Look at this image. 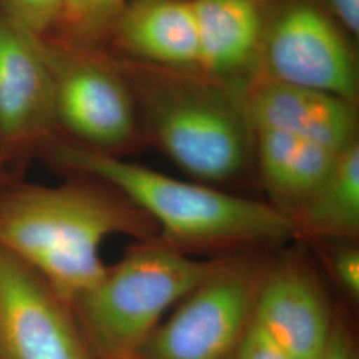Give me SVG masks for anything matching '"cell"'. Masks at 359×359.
Instances as JSON below:
<instances>
[{"mask_svg": "<svg viewBox=\"0 0 359 359\" xmlns=\"http://www.w3.org/2000/svg\"><path fill=\"white\" fill-rule=\"evenodd\" d=\"M139 241L158 228L139 206L99 180L62 185H0V248L25 261L71 306L102 280L104 240Z\"/></svg>", "mask_w": 359, "mask_h": 359, "instance_id": "cell-1", "label": "cell"}, {"mask_svg": "<svg viewBox=\"0 0 359 359\" xmlns=\"http://www.w3.org/2000/svg\"><path fill=\"white\" fill-rule=\"evenodd\" d=\"M55 160L124 194L154 219L157 238L182 253L269 246L297 236L294 221L274 206L187 182L84 145L56 144Z\"/></svg>", "mask_w": 359, "mask_h": 359, "instance_id": "cell-2", "label": "cell"}, {"mask_svg": "<svg viewBox=\"0 0 359 359\" xmlns=\"http://www.w3.org/2000/svg\"><path fill=\"white\" fill-rule=\"evenodd\" d=\"M221 258L194 259L142 240L72 305L95 359H135L164 313L205 281Z\"/></svg>", "mask_w": 359, "mask_h": 359, "instance_id": "cell-3", "label": "cell"}, {"mask_svg": "<svg viewBox=\"0 0 359 359\" xmlns=\"http://www.w3.org/2000/svg\"><path fill=\"white\" fill-rule=\"evenodd\" d=\"M268 265L249 255L221 258L205 281L156 327L135 359H233L253 318Z\"/></svg>", "mask_w": 359, "mask_h": 359, "instance_id": "cell-4", "label": "cell"}, {"mask_svg": "<svg viewBox=\"0 0 359 359\" xmlns=\"http://www.w3.org/2000/svg\"><path fill=\"white\" fill-rule=\"evenodd\" d=\"M145 118L157 145L204 182L240 179L250 161L253 130L243 105L194 90L149 93Z\"/></svg>", "mask_w": 359, "mask_h": 359, "instance_id": "cell-5", "label": "cell"}, {"mask_svg": "<svg viewBox=\"0 0 359 359\" xmlns=\"http://www.w3.org/2000/svg\"><path fill=\"white\" fill-rule=\"evenodd\" d=\"M0 359H95L72 306L0 248Z\"/></svg>", "mask_w": 359, "mask_h": 359, "instance_id": "cell-6", "label": "cell"}, {"mask_svg": "<svg viewBox=\"0 0 359 359\" xmlns=\"http://www.w3.org/2000/svg\"><path fill=\"white\" fill-rule=\"evenodd\" d=\"M269 79L322 90L351 104L358 75L342 32L317 6L295 1L277 15L265 35Z\"/></svg>", "mask_w": 359, "mask_h": 359, "instance_id": "cell-7", "label": "cell"}, {"mask_svg": "<svg viewBox=\"0 0 359 359\" xmlns=\"http://www.w3.org/2000/svg\"><path fill=\"white\" fill-rule=\"evenodd\" d=\"M57 123L55 76L34 34L0 18V144L25 148Z\"/></svg>", "mask_w": 359, "mask_h": 359, "instance_id": "cell-8", "label": "cell"}, {"mask_svg": "<svg viewBox=\"0 0 359 359\" xmlns=\"http://www.w3.org/2000/svg\"><path fill=\"white\" fill-rule=\"evenodd\" d=\"M253 320L299 359H320L333 330L330 301L301 257L269 262L257 293Z\"/></svg>", "mask_w": 359, "mask_h": 359, "instance_id": "cell-9", "label": "cell"}, {"mask_svg": "<svg viewBox=\"0 0 359 359\" xmlns=\"http://www.w3.org/2000/svg\"><path fill=\"white\" fill-rule=\"evenodd\" d=\"M52 69L57 123L87 144L84 147L109 154V149L133 142L136 109L129 90L117 77L93 65Z\"/></svg>", "mask_w": 359, "mask_h": 359, "instance_id": "cell-10", "label": "cell"}, {"mask_svg": "<svg viewBox=\"0 0 359 359\" xmlns=\"http://www.w3.org/2000/svg\"><path fill=\"white\" fill-rule=\"evenodd\" d=\"M250 128L283 130L334 152L357 142L355 104L322 90L266 79L246 96Z\"/></svg>", "mask_w": 359, "mask_h": 359, "instance_id": "cell-11", "label": "cell"}, {"mask_svg": "<svg viewBox=\"0 0 359 359\" xmlns=\"http://www.w3.org/2000/svg\"><path fill=\"white\" fill-rule=\"evenodd\" d=\"M252 130L257 165L270 205L293 219L329 179L341 152L277 129Z\"/></svg>", "mask_w": 359, "mask_h": 359, "instance_id": "cell-12", "label": "cell"}, {"mask_svg": "<svg viewBox=\"0 0 359 359\" xmlns=\"http://www.w3.org/2000/svg\"><path fill=\"white\" fill-rule=\"evenodd\" d=\"M198 57L197 65L215 75L231 74L252 59L264 39L258 0H191Z\"/></svg>", "mask_w": 359, "mask_h": 359, "instance_id": "cell-13", "label": "cell"}, {"mask_svg": "<svg viewBox=\"0 0 359 359\" xmlns=\"http://www.w3.org/2000/svg\"><path fill=\"white\" fill-rule=\"evenodd\" d=\"M123 44L161 65H197V28L191 0H136L118 22Z\"/></svg>", "mask_w": 359, "mask_h": 359, "instance_id": "cell-14", "label": "cell"}, {"mask_svg": "<svg viewBox=\"0 0 359 359\" xmlns=\"http://www.w3.org/2000/svg\"><path fill=\"white\" fill-rule=\"evenodd\" d=\"M298 237L354 243L359 236V145L342 151L329 179L295 215Z\"/></svg>", "mask_w": 359, "mask_h": 359, "instance_id": "cell-15", "label": "cell"}, {"mask_svg": "<svg viewBox=\"0 0 359 359\" xmlns=\"http://www.w3.org/2000/svg\"><path fill=\"white\" fill-rule=\"evenodd\" d=\"M11 11L8 16L16 25L31 34L50 26L65 8V0H7Z\"/></svg>", "mask_w": 359, "mask_h": 359, "instance_id": "cell-16", "label": "cell"}, {"mask_svg": "<svg viewBox=\"0 0 359 359\" xmlns=\"http://www.w3.org/2000/svg\"><path fill=\"white\" fill-rule=\"evenodd\" d=\"M233 359H299L281 346L252 318Z\"/></svg>", "mask_w": 359, "mask_h": 359, "instance_id": "cell-17", "label": "cell"}, {"mask_svg": "<svg viewBox=\"0 0 359 359\" xmlns=\"http://www.w3.org/2000/svg\"><path fill=\"white\" fill-rule=\"evenodd\" d=\"M332 266L337 281L351 298L359 297V252L354 243H348L334 252Z\"/></svg>", "mask_w": 359, "mask_h": 359, "instance_id": "cell-18", "label": "cell"}, {"mask_svg": "<svg viewBox=\"0 0 359 359\" xmlns=\"http://www.w3.org/2000/svg\"><path fill=\"white\" fill-rule=\"evenodd\" d=\"M124 0H72L65 10L81 23H95L109 13H114L116 8Z\"/></svg>", "mask_w": 359, "mask_h": 359, "instance_id": "cell-19", "label": "cell"}, {"mask_svg": "<svg viewBox=\"0 0 359 359\" xmlns=\"http://www.w3.org/2000/svg\"><path fill=\"white\" fill-rule=\"evenodd\" d=\"M320 359H358L353 337L344 322L334 320L333 330Z\"/></svg>", "mask_w": 359, "mask_h": 359, "instance_id": "cell-20", "label": "cell"}, {"mask_svg": "<svg viewBox=\"0 0 359 359\" xmlns=\"http://www.w3.org/2000/svg\"><path fill=\"white\" fill-rule=\"evenodd\" d=\"M334 18L353 35L359 32V0H326Z\"/></svg>", "mask_w": 359, "mask_h": 359, "instance_id": "cell-21", "label": "cell"}, {"mask_svg": "<svg viewBox=\"0 0 359 359\" xmlns=\"http://www.w3.org/2000/svg\"><path fill=\"white\" fill-rule=\"evenodd\" d=\"M71 1H72V0H65V8H67V6H68Z\"/></svg>", "mask_w": 359, "mask_h": 359, "instance_id": "cell-22", "label": "cell"}]
</instances>
